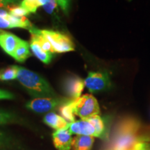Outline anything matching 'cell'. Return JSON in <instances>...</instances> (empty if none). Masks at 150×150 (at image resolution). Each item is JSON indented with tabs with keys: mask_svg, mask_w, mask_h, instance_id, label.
Returning a JSON list of instances; mask_svg holds the SVG:
<instances>
[{
	"mask_svg": "<svg viewBox=\"0 0 150 150\" xmlns=\"http://www.w3.org/2000/svg\"><path fill=\"white\" fill-rule=\"evenodd\" d=\"M8 12L13 16L16 17H27L30 13L21 6L15 5L8 8Z\"/></svg>",
	"mask_w": 150,
	"mask_h": 150,
	"instance_id": "44dd1931",
	"label": "cell"
},
{
	"mask_svg": "<svg viewBox=\"0 0 150 150\" xmlns=\"http://www.w3.org/2000/svg\"><path fill=\"white\" fill-rule=\"evenodd\" d=\"M33 27L27 17L14 16L8 11L0 8V29L21 28L30 31Z\"/></svg>",
	"mask_w": 150,
	"mask_h": 150,
	"instance_id": "8992f818",
	"label": "cell"
},
{
	"mask_svg": "<svg viewBox=\"0 0 150 150\" xmlns=\"http://www.w3.org/2000/svg\"><path fill=\"white\" fill-rule=\"evenodd\" d=\"M20 6L32 13H35L37 9L40 6H42L40 0H22Z\"/></svg>",
	"mask_w": 150,
	"mask_h": 150,
	"instance_id": "d6986e66",
	"label": "cell"
},
{
	"mask_svg": "<svg viewBox=\"0 0 150 150\" xmlns=\"http://www.w3.org/2000/svg\"><path fill=\"white\" fill-rule=\"evenodd\" d=\"M72 104L75 115L82 120H87L100 113L98 102L93 95L90 94H86L77 99H72Z\"/></svg>",
	"mask_w": 150,
	"mask_h": 150,
	"instance_id": "3957f363",
	"label": "cell"
},
{
	"mask_svg": "<svg viewBox=\"0 0 150 150\" xmlns=\"http://www.w3.org/2000/svg\"><path fill=\"white\" fill-rule=\"evenodd\" d=\"M59 112L61 115V117L68 123H72L75 121V114L73 110L72 99L67 100L60 106Z\"/></svg>",
	"mask_w": 150,
	"mask_h": 150,
	"instance_id": "2e32d148",
	"label": "cell"
},
{
	"mask_svg": "<svg viewBox=\"0 0 150 150\" xmlns=\"http://www.w3.org/2000/svg\"><path fill=\"white\" fill-rule=\"evenodd\" d=\"M63 87L67 96L70 97L71 99H75L81 97L85 87V83L82 79L72 75L65 79Z\"/></svg>",
	"mask_w": 150,
	"mask_h": 150,
	"instance_id": "ba28073f",
	"label": "cell"
},
{
	"mask_svg": "<svg viewBox=\"0 0 150 150\" xmlns=\"http://www.w3.org/2000/svg\"><path fill=\"white\" fill-rule=\"evenodd\" d=\"M21 1L20 0H0V8H9L12 6L18 5Z\"/></svg>",
	"mask_w": 150,
	"mask_h": 150,
	"instance_id": "cb8c5ba5",
	"label": "cell"
},
{
	"mask_svg": "<svg viewBox=\"0 0 150 150\" xmlns=\"http://www.w3.org/2000/svg\"><path fill=\"white\" fill-rule=\"evenodd\" d=\"M31 56L30 52V44L27 41L21 40L15 50L12 57L19 63H23Z\"/></svg>",
	"mask_w": 150,
	"mask_h": 150,
	"instance_id": "4fadbf2b",
	"label": "cell"
},
{
	"mask_svg": "<svg viewBox=\"0 0 150 150\" xmlns=\"http://www.w3.org/2000/svg\"><path fill=\"white\" fill-rule=\"evenodd\" d=\"M134 150H150V143L144 141L141 138L136 142V145L133 147Z\"/></svg>",
	"mask_w": 150,
	"mask_h": 150,
	"instance_id": "603a6c76",
	"label": "cell"
},
{
	"mask_svg": "<svg viewBox=\"0 0 150 150\" xmlns=\"http://www.w3.org/2000/svg\"><path fill=\"white\" fill-rule=\"evenodd\" d=\"M17 122V118L14 114L7 110L0 109V126L15 123Z\"/></svg>",
	"mask_w": 150,
	"mask_h": 150,
	"instance_id": "ffe728a7",
	"label": "cell"
},
{
	"mask_svg": "<svg viewBox=\"0 0 150 150\" xmlns=\"http://www.w3.org/2000/svg\"><path fill=\"white\" fill-rule=\"evenodd\" d=\"M30 49L33 54L38 58V59L40 60L43 63L49 64L51 62L53 57V54L45 51L36 41L32 39H31V42H30Z\"/></svg>",
	"mask_w": 150,
	"mask_h": 150,
	"instance_id": "9a60e30c",
	"label": "cell"
},
{
	"mask_svg": "<svg viewBox=\"0 0 150 150\" xmlns=\"http://www.w3.org/2000/svg\"><path fill=\"white\" fill-rule=\"evenodd\" d=\"M95 142V137L76 136L73 138V150H91Z\"/></svg>",
	"mask_w": 150,
	"mask_h": 150,
	"instance_id": "5bb4252c",
	"label": "cell"
},
{
	"mask_svg": "<svg viewBox=\"0 0 150 150\" xmlns=\"http://www.w3.org/2000/svg\"><path fill=\"white\" fill-rule=\"evenodd\" d=\"M139 121L126 117L117 124L109 143L105 150H131L139 140Z\"/></svg>",
	"mask_w": 150,
	"mask_h": 150,
	"instance_id": "6da1fadb",
	"label": "cell"
},
{
	"mask_svg": "<svg viewBox=\"0 0 150 150\" xmlns=\"http://www.w3.org/2000/svg\"><path fill=\"white\" fill-rule=\"evenodd\" d=\"M8 144V138L3 131H0V149L4 148Z\"/></svg>",
	"mask_w": 150,
	"mask_h": 150,
	"instance_id": "484cf974",
	"label": "cell"
},
{
	"mask_svg": "<svg viewBox=\"0 0 150 150\" xmlns=\"http://www.w3.org/2000/svg\"><path fill=\"white\" fill-rule=\"evenodd\" d=\"M14 95L10 92L5 90L0 89V100L3 99H14Z\"/></svg>",
	"mask_w": 150,
	"mask_h": 150,
	"instance_id": "4316f807",
	"label": "cell"
},
{
	"mask_svg": "<svg viewBox=\"0 0 150 150\" xmlns=\"http://www.w3.org/2000/svg\"><path fill=\"white\" fill-rule=\"evenodd\" d=\"M40 32L50 42L54 54H61L74 51V43L67 35L51 30H40Z\"/></svg>",
	"mask_w": 150,
	"mask_h": 150,
	"instance_id": "277c9868",
	"label": "cell"
},
{
	"mask_svg": "<svg viewBox=\"0 0 150 150\" xmlns=\"http://www.w3.org/2000/svg\"><path fill=\"white\" fill-rule=\"evenodd\" d=\"M131 150H134V149H131Z\"/></svg>",
	"mask_w": 150,
	"mask_h": 150,
	"instance_id": "83f0119b",
	"label": "cell"
},
{
	"mask_svg": "<svg viewBox=\"0 0 150 150\" xmlns=\"http://www.w3.org/2000/svg\"><path fill=\"white\" fill-rule=\"evenodd\" d=\"M63 104V102L60 99L54 97H39L28 102L26 104V107L35 112L44 113L54 109Z\"/></svg>",
	"mask_w": 150,
	"mask_h": 150,
	"instance_id": "52a82bcc",
	"label": "cell"
},
{
	"mask_svg": "<svg viewBox=\"0 0 150 150\" xmlns=\"http://www.w3.org/2000/svg\"><path fill=\"white\" fill-rule=\"evenodd\" d=\"M21 40L13 33L0 29V47L8 55L13 56Z\"/></svg>",
	"mask_w": 150,
	"mask_h": 150,
	"instance_id": "9c48e42d",
	"label": "cell"
},
{
	"mask_svg": "<svg viewBox=\"0 0 150 150\" xmlns=\"http://www.w3.org/2000/svg\"><path fill=\"white\" fill-rule=\"evenodd\" d=\"M41 5L47 13L52 14L57 6V3L55 0H40Z\"/></svg>",
	"mask_w": 150,
	"mask_h": 150,
	"instance_id": "7402d4cb",
	"label": "cell"
},
{
	"mask_svg": "<svg viewBox=\"0 0 150 150\" xmlns=\"http://www.w3.org/2000/svg\"><path fill=\"white\" fill-rule=\"evenodd\" d=\"M67 130L71 134L77 136H89L97 137L96 131L94 127L86 120H80L69 123Z\"/></svg>",
	"mask_w": 150,
	"mask_h": 150,
	"instance_id": "30bf717a",
	"label": "cell"
},
{
	"mask_svg": "<svg viewBox=\"0 0 150 150\" xmlns=\"http://www.w3.org/2000/svg\"><path fill=\"white\" fill-rule=\"evenodd\" d=\"M57 4L61 7V8L65 13H67L69 9V4L70 0H55Z\"/></svg>",
	"mask_w": 150,
	"mask_h": 150,
	"instance_id": "d4e9b609",
	"label": "cell"
},
{
	"mask_svg": "<svg viewBox=\"0 0 150 150\" xmlns=\"http://www.w3.org/2000/svg\"><path fill=\"white\" fill-rule=\"evenodd\" d=\"M17 79L31 96L52 97L55 92L47 81L40 74L21 66H17Z\"/></svg>",
	"mask_w": 150,
	"mask_h": 150,
	"instance_id": "7a4b0ae2",
	"label": "cell"
},
{
	"mask_svg": "<svg viewBox=\"0 0 150 150\" xmlns=\"http://www.w3.org/2000/svg\"><path fill=\"white\" fill-rule=\"evenodd\" d=\"M16 79H17L16 65H11L0 70V81H8Z\"/></svg>",
	"mask_w": 150,
	"mask_h": 150,
	"instance_id": "ac0fdd59",
	"label": "cell"
},
{
	"mask_svg": "<svg viewBox=\"0 0 150 150\" xmlns=\"http://www.w3.org/2000/svg\"><path fill=\"white\" fill-rule=\"evenodd\" d=\"M86 120H88L92 125L94 127L96 131L97 137L99 138H104L105 134V125L104 120L102 118L99 116V115H94L93 117L88 118Z\"/></svg>",
	"mask_w": 150,
	"mask_h": 150,
	"instance_id": "e0dca14e",
	"label": "cell"
},
{
	"mask_svg": "<svg viewBox=\"0 0 150 150\" xmlns=\"http://www.w3.org/2000/svg\"><path fill=\"white\" fill-rule=\"evenodd\" d=\"M53 142L58 150H70L72 147L73 138L67 129L57 130L52 134Z\"/></svg>",
	"mask_w": 150,
	"mask_h": 150,
	"instance_id": "8fae6325",
	"label": "cell"
},
{
	"mask_svg": "<svg viewBox=\"0 0 150 150\" xmlns=\"http://www.w3.org/2000/svg\"><path fill=\"white\" fill-rule=\"evenodd\" d=\"M43 121L47 125L56 131L67 129L69 125V123L65 119L54 112H48L46 114L43 118Z\"/></svg>",
	"mask_w": 150,
	"mask_h": 150,
	"instance_id": "7c38bea8",
	"label": "cell"
},
{
	"mask_svg": "<svg viewBox=\"0 0 150 150\" xmlns=\"http://www.w3.org/2000/svg\"><path fill=\"white\" fill-rule=\"evenodd\" d=\"M84 83L91 93L106 91L111 85L109 75L106 72H89Z\"/></svg>",
	"mask_w": 150,
	"mask_h": 150,
	"instance_id": "5b68a950",
	"label": "cell"
}]
</instances>
